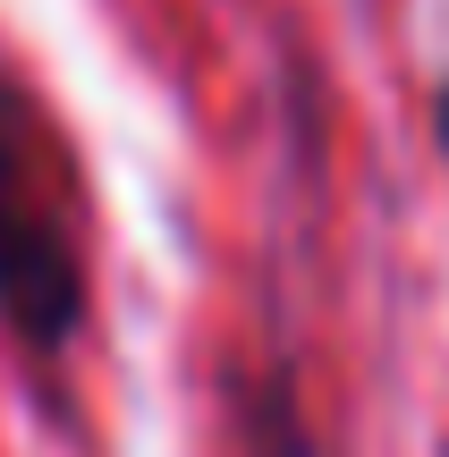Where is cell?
I'll list each match as a JSON object with an SVG mask.
<instances>
[{"label": "cell", "mask_w": 449, "mask_h": 457, "mask_svg": "<svg viewBox=\"0 0 449 457\" xmlns=\"http://www.w3.org/2000/svg\"><path fill=\"white\" fill-rule=\"evenodd\" d=\"M85 204L77 162L43 119L34 85L0 60V330L34 373H60L85 339Z\"/></svg>", "instance_id": "cell-1"}, {"label": "cell", "mask_w": 449, "mask_h": 457, "mask_svg": "<svg viewBox=\"0 0 449 457\" xmlns=\"http://www.w3.org/2000/svg\"><path fill=\"white\" fill-rule=\"evenodd\" d=\"M237 449L246 457H314L288 381H246V390H237Z\"/></svg>", "instance_id": "cell-2"}, {"label": "cell", "mask_w": 449, "mask_h": 457, "mask_svg": "<svg viewBox=\"0 0 449 457\" xmlns=\"http://www.w3.org/2000/svg\"><path fill=\"white\" fill-rule=\"evenodd\" d=\"M433 136H441V153H449V85H441V111H433Z\"/></svg>", "instance_id": "cell-3"}]
</instances>
